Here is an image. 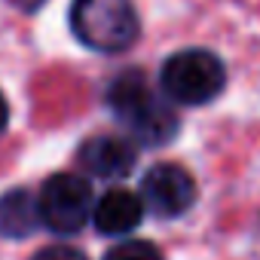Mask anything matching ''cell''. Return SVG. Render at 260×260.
Listing matches in <instances>:
<instances>
[{"label": "cell", "instance_id": "5b68a950", "mask_svg": "<svg viewBox=\"0 0 260 260\" xmlns=\"http://www.w3.org/2000/svg\"><path fill=\"white\" fill-rule=\"evenodd\" d=\"M141 202L156 217H178L196 202V181L175 162H159L141 178Z\"/></svg>", "mask_w": 260, "mask_h": 260}, {"label": "cell", "instance_id": "ba28073f", "mask_svg": "<svg viewBox=\"0 0 260 260\" xmlns=\"http://www.w3.org/2000/svg\"><path fill=\"white\" fill-rule=\"evenodd\" d=\"M40 223L37 214V196H31L28 190H10L0 196V236H31Z\"/></svg>", "mask_w": 260, "mask_h": 260}, {"label": "cell", "instance_id": "6da1fadb", "mask_svg": "<svg viewBox=\"0 0 260 260\" xmlns=\"http://www.w3.org/2000/svg\"><path fill=\"white\" fill-rule=\"evenodd\" d=\"M107 104L116 113V119L128 128V135L144 147H159L172 141L178 132L175 110L147 86L141 71L119 74L107 89Z\"/></svg>", "mask_w": 260, "mask_h": 260}, {"label": "cell", "instance_id": "30bf717a", "mask_svg": "<svg viewBox=\"0 0 260 260\" xmlns=\"http://www.w3.org/2000/svg\"><path fill=\"white\" fill-rule=\"evenodd\" d=\"M31 260H86V254L77 251V248H71V245H52V248L37 251Z\"/></svg>", "mask_w": 260, "mask_h": 260}, {"label": "cell", "instance_id": "8fae6325", "mask_svg": "<svg viewBox=\"0 0 260 260\" xmlns=\"http://www.w3.org/2000/svg\"><path fill=\"white\" fill-rule=\"evenodd\" d=\"M7 122H10V104H7L4 95H0V132L7 128Z\"/></svg>", "mask_w": 260, "mask_h": 260}, {"label": "cell", "instance_id": "8992f818", "mask_svg": "<svg viewBox=\"0 0 260 260\" xmlns=\"http://www.w3.org/2000/svg\"><path fill=\"white\" fill-rule=\"evenodd\" d=\"M135 162H138L135 144L119 135H95L80 147V166L89 175L104 178V181L132 175Z\"/></svg>", "mask_w": 260, "mask_h": 260}, {"label": "cell", "instance_id": "52a82bcc", "mask_svg": "<svg viewBox=\"0 0 260 260\" xmlns=\"http://www.w3.org/2000/svg\"><path fill=\"white\" fill-rule=\"evenodd\" d=\"M144 217V202L138 193L132 190H122L113 187L107 190L95 205H92V220L98 226V233L104 236H122V233H132Z\"/></svg>", "mask_w": 260, "mask_h": 260}, {"label": "cell", "instance_id": "9c48e42d", "mask_svg": "<svg viewBox=\"0 0 260 260\" xmlns=\"http://www.w3.org/2000/svg\"><path fill=\"white\" fill-rule=\"evenodd\" d=\"M104 260H162L159 248L153 242H144V239H128V242H119L113 245Z\"/></svg>", "mask_w": 260, "mask_h": 260}, {"label": "cell", "instance_id": "7a4b0ae2", "mask_svg": "<svg viewBox=\"0 0 260 260\" xmlns=\"http://www.w3.org/2000/svg\"><path fill=\"white\" fill-rule=\"evenodd\" d=\"M71 28L95 52H122L138 40L141 22L132 0H74Z\"/></svg>", "mask_w": 260, "mask_h": 260}, {"label": "cell", "instance_id": "3957f363", "mask_svg": "<svg viewBox=\"0 0 260 260\" xmlns=\"http://www.w3.org/2000/svg\"><path fill=\"white\" fill-rule=\"evenodd\" d=\"M226 83V71L223 61L208 52V49H184L175 52L159 74V86L162 92L175 101V104H208L223 92Z\"/></svg>", "mask_w": 260, "mask_h": 260}, {"label": "cell", "instance_id": "277c9868", "mask_svg": "<svg viewBox=\"0 0 260 260\" xmlns=\"http://www.w3.org/2000/svg\"><path fill=\"white\" fill-rule=\"evenodd\" d=\"M92 205H95V199H92L89 181L74 172L52 175L40 187V196H37L40 223L58 236L80 233L86 226V220L92 217Z\"/></svg>", "mask_w": 260, "mask_h": 260}]
</instances>
